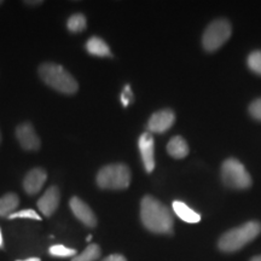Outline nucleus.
<instances>
[{
  "label": "nucleus",
  "instance_id": "nucleus-1",
  "mask_svg": "<svg viewBox=\"0 0 261 261\" xmlns=\"http://www.w3.org/2000/svg\"><path fill=\"white\" fill-rule=\"evenodd\" d=\"M140 219L145 228L154 233H173V215L162 202L144 196L140 202Z\"/></svg>",
  "mask_w": 261,
  "mask_h": 261
},
{
  "label": "nucleus",
  "instance_id": "nucleus-2",
  "mask_svg": "<svg viewBox=\"0 0 261 261\" xmlns=\"http://www.w3.org/2000/svg\"><path fill=\"white\" fill-rule=\"evenodd\" d=\"M39 76L51 89L63 94H74L79 90V84L67 69L57 63L45 62L39 67Z\"/></svg>",
  "mask_w": 261,
  "mask_h": 261
},
{
  "label": "nucleus",
  "instance_id": "nucleus-3",
  "mask_svg": "<svg viewBox=\"0 0 261 261\" xmlns=\"http://www.w3.org/2000/svg\"><path fill=\"white\" fill-rule=\"evenodd\" d=\"M261 232V224L257 221H248L242 226L232 228L224 233L219 240L220 250L226 253L237 252L252 242Z\"/></svg>",
  "mask_w": 261,
  "mask_h": 261
},
{
  "label": "nucleus",
  "instance_id": "nucleus-4",
  "mask_svg": "<svg viewBox=\"0 0 261 261\" xmlns=\"http://www.w3.org/2000/svg\"><path fill=\"white\" fill-rule=\"evenodd\" d=\"M96 181L104 190H125L130 184V171L123 163L104 166L98 172Z\"/></svg>",
  "mask_w": 261,
  "mask_h": 261
},
{
  "label": "nucleus",
  "instance_id": "nucleus-5",
  "mask_svg": "<svg viewBox=\"0 0 261 261\" xmlns=\"http://www.w3.org/2000/svg\"><path fill=\"white\" fill-rule=\"evenodd\" d=\"M223 180L228 188L248 189L252 185V177L237 159H227L221 167Z\"/></svg>",
  "mask_w": 261,
  "mask_h": 261
},
{
  "label": "nucleus",
  "instance_id": "nucleus-6",
  "mask_svg": "<svg viewBox=\"0 0 261 261\" xmlns=\"http://www.w3.org/2000/svg\"><path fill=\"white\" fill-rule=\"evenodd\" d=\"M231 37V24L226 19L220 18L212 22L205 29L202 42L207 51L213 52L223 46Z\"/></svg>",
  "mask_w": 261,
  "mask_h": 261
},
{
  "label": "nucleus",
  "instance_id": "nucleus-7",
  "mask_svg": "<svg viewBox=\"0 0 261 261\" xmlns=\"http://www.w3.org/2000/svg\"><path fill=\"white\" fill-rule=\"evenodd\" d=\"M16 138H17L19 145L27 151H37L40 149V138L35 133L34 127L31 122H23L16 127Z\"/></svg>",
  "mask_w": 261,
  "mask_h": 261
},
{
  "label": "nucleus",
  "instance_id": "nucleus-8",
  "mask_svg": "<svg viewBox=\"0 0 261 261\" xmlns=\"http://www.w3.org/2000/svg\"><path fill=\"white\" fill-rule=\"evenodd\" d=\"M138 146L145 171L148 173H151L155 168V142L151 133H143L139 137Z\"/></svg>",
  "mask_w": 261,
  "mask_h": 261
},
{
  "label": "nucleus",
  "instance_id": "nucleus-9",
  "mask_svg": "<svg viewBox=\"0 0 261 261\" xmlns=\"http://www.w3.org/2000/svg\"><path fill=\"white\" fill-rule=\"evenodd\" d=\"M175 115L172 110L163 109L152 114L148 121V130L150 133H163L173 126Z\"/></svg>",
  "mask_w": 261,
  "mask_h": 261
},
{
  "label": "nucleus",
  "instance_id": "nucleus-10",
  "mask_svg": "<svg viewBox=\"0 0 261 261\" xmlns=\"http://www.w3.org/2000/svg\"><path fill=\"white\" fill-rule=\"evenodd\" d=\"M70 210L73 212V214L76 217V219H79L81 223L89 227H94L97 225V218L94 215L93 211L91 210L90 205L86 204L81 198L74 197L70 198L69 202Z\"/></svg>",
  "mask_w": 261,
  "mask_h": 261
},
{
  "label": "nucleus",
  "instance_id": "nucleus-11",
  "mask_svg": "<svg viewBox=\"0 0 261 261\" xmlns=\"http://www.w3.org/2000/svg\"><path fill=\"white\" fill-rule=\"evenodd\" d=\"M61 201V192L56 187H50L39 198L38 208L45 217H51L57 211Z\"/></svg>",
  "mask_w": 261,
  "mask_h": 261
},
{
  "label": "nucleus",
  "instance_id": "nucleus-12",
  "mask_svg": "<svg viewBox=\"0 0 261 261\" xmlns=\"http://www.w3.org/2000/svg\"><path fill=\"white\" fill-rule=\"evenodd\" d=\"M47 173L42 168H33L23 179V189L28 195H37L46 182Z\"/></svg>",
  "mask_w": 261,
  "mask_h": 261
},
{
  "label": "nucleus",
  "instance_id": "nucleus-13",
  "mask_svg": "<svg viewBox=\"0 0 261 261\" xmlns=\"http://www.w3.org/2000/svg\"><path fill=\"white\" fill-rule=\"evenodd\" d=\"M173 211L178 215V218H180L182 221L189 224H196L201 220V215L195 212L192 208L189 207L187 203L181 201H174L172 204Z\"/></svg>",
  "mask_w": 261,
  "mask_h": 261
},
{
  "label": "nucleus",
  "instance_id": "nucleus-14",
  "mask_svg": "<svg viewBox=\"0 0 261 261\" xmlns=\"http://www.w3.org/2000/svg\"><path fill=\"white\" fill-rule=\"evenodd\" d=\"M87 52L92 56H97V57H112V51H110V47L108 46V44L103 39L98 38V37H92L87 40L86 45Z\"/></svg>",
  "mask_w": 261,
  "mask_h": 261
},
{
  "label": "nucleus",
  "instance_id": "nucleus-15",
  "mask_svg": "<svg viewBox=\"0 0 261 261\" xmlns=\"http://www.w3.org/2000/svg\"><path fill=\"white\" fill-rule=\"evenodd\" d=\"M19 198L15 192H8L0 197V217L9 218L18 208Z\"/></svg>",
  "mask_w": 261,
  "mask_h": 261
},
{
  "label": "nucleus",
  "instance_id": "nucleus-16",
  "mask_svg": "<svg viewBox=\"0 0 261 261\" xmlns=\"http://www.w3.org/2000/svg\"><path fill=\"white\" fill-rule=\"evenodd\" d=\"M168 154L174 159H184L189 154L188 143L181 137H173L167 144Z\"/></svg>",
  "mask_w": 261,
  "mask_h": 261
},
{
  "label": "nucleus",
  "instance_id": "nucleus-17",
  "mask_svg": "<svg viewBox=\"0 0 261 261\" xmlns=\"http://www.w3.org/2000/svg\"><path fill=\"white\" fill-rule=\"evenodd\" d=\"M87 25L86 17L83 14H74L71 15L67 22L68 31L71 33H80L85 31Z\"/></svg>",
  "mask_w": 261,
  "mask_h": 261
},
{
  "label": "nucleus",
  "instance_id": "nucleus-18",
  "mask_svg": "<svg viewBox=\"0 0 261 261\" xmlns=\"http://www.w3.org/2000/svg\"><path fill=\"white\" fill-rule=\"evenodd\" d=\"M100 256V248L98 244H90L83 253L75 255L71 261H96Z\"/></svg>",
  "mask_w": 261,
  "mask_h": 261
},
{
  "label": "nucleus",
  "instance_id": "nucleus-19",
  "mask_svg": "<svg viewBox=\"0 0 261 261\" xmlns=\"http://www.w3.org/2000/svg\"><path fill=\"white\" fill-rule=\"evenodd\" d=\"M48 253H50V255L56 257H70L76 255V250L73 248L65 247L63 244H56V246L50 247Z\"/></svg>",
  "mask_w": 261,
  "mask_h": 261
},
{
  "label": "nucleus",
  "instance_id": "nucleus-20",
  "mask_svg": "<svg viewBox=\"0 0 261 261\" xmlns=\"http://www.w3.org/2000/svg\"><path fill=\"white\" fill-rule=\"evenodd\" d=\"M248 67L254 73L261 75V51H254L248 57Z\"/></svg>",
  "mask_w": 261,
  "mask_h": 261
},
{
  "label": "nucleus",
  "instance_id": "nucleus-21",
  "mask_svg": "<svg viewBox=\"0 0 261 261\" xmlns=\"http://www.w3.org/2000/svg\"><path fill=\"white\" fill-rule=\"evenodd\" d=\"M9 219L11 220L12 219H33V220L40 221L41 218L34 210H22V211L15 212L14 214L10 215Z\"/></svg>",
  "mask_w": 261,
  "mask_h": 261
},
{
  "label": "nucleus",
  "instance_id": "nucleus-22",
  "mask_svg": "<svg viewBox=\"0 0 261 261\" xmlns=\"http://www.w3.org/2000/svg\"><path fill=\"white\" fill-rule=\"evenodd\" d=\"M249 113L254 119L260 120L261 121V98L260 99L254 100V102L250 104L249 107Z\"/></svg>",
  "mask_w": 261,
  "mask_h": 261
},
{
  "label": "nucleus",
  "instance_id": "nucleus-23",
  "mask_svg": "<svg viewBox=\"0 0 261 261\" xmlns=\"http://www.w3.org/2000/svg\"><path fill=\"white\" fill-rule=\"evenodd\" d=\"M133 99V93L132 90H130L129 85H126L125 89H123V92L121 93V102L123 107H128L129 102Z\"/></svg>",
  "mask_w": 261,
  "mask_h": 261
},
{
  "label": "nucleus",
  "instance_id": "nucleus-24",
  "mask_svg": "<svg viewBox=\"0 0 261 261\" xmlns=\"http://www.w3.org/2000/svg\"><path fill=\"white\" fill-rule=\"evenodd\" d=\"M102 261H127L126 257L121 255V254H112V255L107 256L106 259H103Z\"/></svg>",
  "mask_w": 261,
  "mask_h": 261
},
{
  "label": "nucleus",
  "instance_id": "nucleus-25",
  "mask_svg": "<svg viewBox=\"0 0 261 261\" xmlns=\"http://www.w3.org/2000/svg\"><path fill=\"white\" fill-rule=\"evenodd\" d=\"M42 0H28V2H24L25 5H29V6H39L42 4Z\"/></svg>",
  "mask_w": 261,
  "mask_h": 261
},
{
  "label": "nucleus",
  "instance_id": "nucleus-26",
  "mask_svg": "<svg viewBox=\"0 0 261 261\" xmlns=\"http://www.w3.org/2000/svg\"><path fill=\"white\" fill-rule=\"evenodd\" d=\"M16 261H41L39 257H29V259H25V260H16Z\"/></svg>",
  "mask_w": 261,
  "mask_h": 261
},
{
  "label": "nucleus",
  "instance_id": "nucleus-27",
  "mask_svg": "<svg viewBox=\"0 0 261 261\" xmlns=\"http://www.w3.org/2000/svg\"><path fill=\"white\" fill-rule=\"evenodd\" d=\"M250 261H261V255H257L255 257H253V259Z\"/></svg>",
  "mask_w": 261,
  "mask_h": 261
},
{
  "label": "nucleus",
  "instance_id": "nucleus-28",
  "mask_svg": "<svg viewBox=\"0 0 261 261\" xmlns=\"http://www.w3.org/2000/svg\"><path fill=\"white\" fill-rule=\"evenodd\" d=\"M0 248H3V234H2V230H0Z\"/></svg>",
  "mask_w": 261,
  "mask_h": 261
},
{
  "label": "nucleus",
  "instance_id": "nucleus-29",
  "mask_svg": "<svg viewBox=\"0 0 261 261\" xmlns=\"http://www.w3.org/2000/svg\"><path fill=\"white\" fill-rule=\"evenodd\" d=\"M91 237H92V236H91V234H90L89 237H87V242H90V241H91Z\"/></svg>",
  "mask_w": 261,
  "mask_h": 261
},
{
  "label": "nucleus",
  "instance_id": "nucleus-30",
  "mask_svg": "<svg viewBox=\"0 0 261 261\" xmlns=\"http://www.w3.org/2000/svg\"><path fill=\"white\" fill-rule=\"evenodd\" d=\"M0 143H2V133H0Z\"/></svg>",
  "mask_w": 261,
  "mask_h": 261
},
{
  "label": "nucleus",
  "instance_id": "nucleus-31",
  "mask_svg": "<svg viewBox=\"0 0 261 261\" xmlns=\"http://www.w3.org/2000/svg\"><path fill=\"white\" fill-rule=\"evenodd\" d=\"M3 3H4V2H3V0H0V5H2V4H3Z\"/></svg>",
  "mask_w": 261,
  "mask_h": 261
}]
</instances>
